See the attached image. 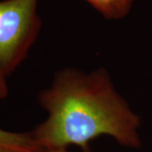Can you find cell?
Listing matches in <instances>:
<instances>
[{
    "label": "cell",
    "instance_id": "obj_1",
    "mask_svg": "<svg viewBox=\"0 0 152 152\" xmlns=\"http://www.w3.org/2000/svg\"><path fill=\"white\" fill-rule=\"evenodd\" d=\"M48 118L31 131L45 152L78 145L90 151L89 143L102 135L125 147L138 148L140 120L114 87L107 72L59 71L48 89L38 96Z\"/></svg>",
    "mask_w": 152,
    "mask_h": 152
},
{
    "label": "cell",
    "instance_id": "obj_4",
    "mask_svg": "<svg viewBox=\"0 0 152 152\" xmlns=\"http://www.w3.org/2000/svg\"><path fill=\"white\" fill-rule=\"evenodd\" d=\"M106 19L118 20L128 15L134 0H86Z\"/></svg>",
    "mask_w": 152,
    "mask_h": 152
},
{
    "label": "cell",
    "instance_id": "obj_2",
    "mask_svg": "<svg viewBox=\"0 0 152 152\" xmlns=\"http://www.w3.org/2000/svg\"><path fill=\"white\" fill-rule=\"evenodd\" d=\"M38 0H0V75L10 76L36 42L42 20Z\"/></svg>",
    "mask_w": 152,
    "mask_h": 152
},
{
    "label": "cell",
    "instance_id": "obj_3",
    "mask_svg": "<svg viewBox=\"0 0 152 152\" xmlns=\"http://www.w3.org/2000/svg\"><path fill=\"white\" fill-rule=\"evenodd\" d=\"M0 152H45L36 141L31 131L10 132L0 129Z\"/></svg>",
    "mask_w": 152,
    "mask_h": 152
},
{
    "label": "cell",
    "instance_id": "obj_5",
    "mask_svg": "<svg viewBox=\"0 0 152 152\" xmlns=\"http://www.w3.org/2000/svg\"><path fill=\"white\" fill-rule=\"evenodd\" d=\"M9 94V88L6 82V79L0 75V100L7 97Z\"/></svg>",
    "mask_w": 152,
    "mask_h": 152
},
{
    "label": "cell",
    "instance_id": "obj_6",
    "mask_svg": "<svg viewBox=\"0 0 152 152\" xmlns=\"http://www.w3.org/2000/svg\"><path fill=\"white\" fill-rule=\"evenodd\" d=\"M46 152H70L67 150V148H61V149H55V150H51Z\"/></svg>",
    "mask_w": 152,
    "mask_h": 152
}]
</instances>
